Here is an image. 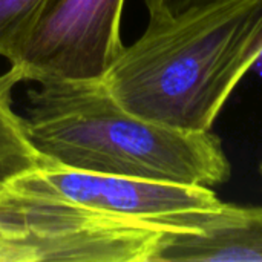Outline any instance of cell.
<instances>
[{"label": "cell", "instance_id": "5", "mask_svg": "<svg viewBox=\"0 0 262 262\" xmlns=\"http://www.w3.org/2000/svg\"><path fill=\"white\" fill-rule=\"evenodd\" d=\"M155 262H262V206L221 203L218 207L169 218Z\"/></svg>", "mask_w": 262, "mask_h": 262}, {"label": "cell", "instance_id": "7", "mask_svg": "<svg viewBox=\"0 0 262 262\" xmlns=\"http://www.w3.org/2000/svg\"><path fill=\"white\" fill-rule=\"evenodd\" d=\"M18 83H21V78L11 68L0 75V158L17 155L40 157L28 141L21 118L12 109V89Z\"/></svg>", "mask_w": 262, "mask_h": 262}, {"label": "cell", "instance_id": "4", "mask_svg": "<svg viewBox=\"0 0 262 262\" xmlns=\"http://www.w3.org/2000/svg\"><path fill=\"white\" fill-rule=\"evenodd\" d=\"M124 0H52L9 63L21 81L103 78L124 49Z\"/></svg>", "mask_w": 262, "mask_h": 262}, {"label": "cell", "instance_id": "10", "mask_svg": "<svg viewBox=\"0 0 262 262\" xmlns=\"http://www.w3.org/2000/svg\"><path fill=\"white\" fill-rule=\"evenodd\" d=\"M259 173H261V178H262V161H261V164H259Z\"/></svg>", "mask_w": 262, "mask_h": 262}, {"label": "cell", "instance_id": "8", "mask_svg": "<svg viewBox=\"0 0 262 262\" xmlns=\"http://www.w3.org/2000/svg\"><path fill=\"white\" fill-rule=\"evenodd\" d=\"M230 0H146L149 21H170Z\"/></svg>", "mask_w": 262, "mask_h": 262}, {"label": "cell", "instance_id": "9", "mask_svg": "<svg viewBox=\"0 0 262 262\" xmlns=\"http://www.w3.org/2000/svg\"><path fill=\"white\" fill-rule=\"evenodd\" d=\"M45 163L40 157H31V155H17V157H5L0 158V186L8 181L11 177L28 170L37 164Z\"/></svg>", "mask_w": 262, "mask_h": 262}, {"label": "cell", "instance_id": "6", "mask_svg": "<svg viewBox=\"0 0 262 262\" xmlns=\"http://www.w3.org/2000/svg\"><path fill=\"white\" fill-rule=\"evenodd\" d=\"M52 0H0V57H17L31 29Z\"/></svg>", "mask_w": 262, "mask_h": 262}, {"label": "cell", "instance_id": "3", "mask_svg": "<svg viewBox=\"0 0 262 262\" xmlns=\"http://www.w3.org/2000/svg\"><path fill=\"white\" fill-rule=\"evenodd\" d=\"M23 130L46 161L135 180L215 187L232 167L216 135L127 112L97 80H46L28 92Z\"/></svg>", "mask_w": 262, "mask_h": 262}, {"label": "cell", "instance_id": "2", "mask_svg": "<svg viewBox=\"0 0 262 262\" xmlns=\"http://www.w3.org/2000/svg\"><path fill=\"white\" fill-rule=\"evenodd\" d=\"M262 55V0H230L144 34L103 77L127 112L172 129L207 132Z\"/></svg>", "mask_w": 262, "mask_h": 262}, {"label": "cell", "instance_id": "1", "mask_svg": "<svg viewBox=\"0 0 262 262\" xmlns=\"http://www.w3.org/2000/svg\"><path fill=\"white\" fill-rule=\"evenodd\" d=\"M221 203L212 187L45 161L0 186V262H155L169 216Z\"/></svg>", "mask_w": 262, "mask_h": 262}]
</instances>
